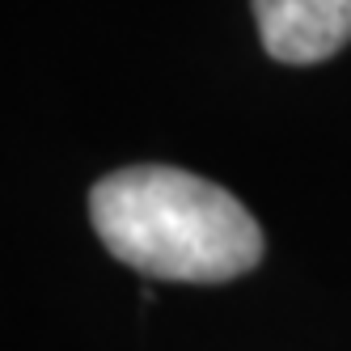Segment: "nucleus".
I'll list each match as a JSON object with an SVG mask.
<instances>
[{
	"mask_svg": "<svg viewBox=\"0 0 351 351\" xmlns=\"http://www.w3.org/2000/svg\"><path fill=\"white\" fill-rule=\"evenodd\" d=\"M258 38L280 64H322L351 43V0H250Z\"/></svg>",
	"mask_w": 351,
	"mask_h": 351,
	"instance_id": "f03ea898",
	"label": "nucleus"
},
{
	"mask_svg": "<svg viewBox=\"0 0 351 351\" xmlns=\"http://www.w3.org/2000/svg\"><path fill=\"white\" fill-rule=\"evenodd\" d=\"M89 220L110 258L148 280L224 284L263 263V229L237 195L173 165H128L97 178Z\"/></svg>",
	"mask_w": 351,
	"mask_h": 351,
	"instance_id": "f257e3e1",
	"label": "nucleus"
}]
</instances>
